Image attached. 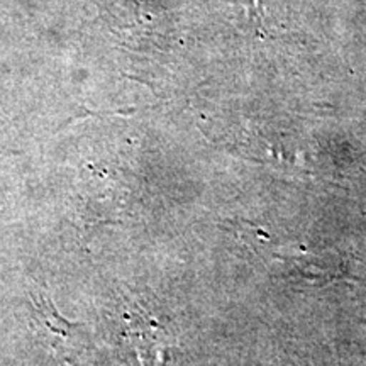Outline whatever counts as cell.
Instances as JSON below:
<instances>
[{
  "label": "cell",
  "mask_w": 366,
  "mask_h": 366,
  "mask_svg": "<svg viewBox=\"0 0 366 366\" xmlns=\"http://www.w3.org/2000/svg\"><path fill=\"white\" fill-rule=\"evenodd\" d=\"M31 299H33V304H34V307L38 309V312L43 315L46 324H48V326L51 327L54 332L68 334V331H70L71 327L76 326V324H73V322H70V320H66L65 317H61L56 310V307H54L51 299H49L46 294H43L41 290L31 292Z\"/></svg>",
  "instance_id": "1"
}]
</instances>
